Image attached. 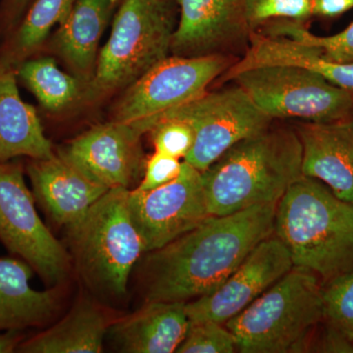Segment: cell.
I'll return each mask as SVG.
<instances>
[{
	"label": "cell",
	"instance_id": "1",
	"mask_svg": "<svg viewBox=\"0 0 353 353\" xmlns=\"http://www.w3.org/2000/svg\"><path fill=\"white\" fill-rule=\"evenodd\" d=\"M277 204L209 216L168 245L150 252L143 264L146 303H189L217 290L255 246L274 234Z\"/></svg>",
	"mask_w": 353,
	"mask_h": 353
},
{
	"label": "cell",
	"instance_id": "2",
	"mask_svg": "<svg viewBox=\"0 0 353 353\" xmlns=\"http://www.w3.org/2000/svg\"><path fill=\"white\" fill-rule=\"evenodd\" d=\"M296 129L270 127L239 141L202 172L209 214L223 216L278 203L303 176Z\"/></svg>",
	"mask_w": 353,
	"mask_h": 353
},
{
	"label": "cell",
	"instance_id": "3",
	"mask_svg": "<svg viewBox=\"0 0 353 353\" xmlns=\"http://www.w3.org/2000/svg\"><path fill=\"white\" fill-rule=\"evenodd\" d=\"M274 234L294 267L327 283L353 272V203L316 179L303 175L285 192L276 208Z\"/></svg>",
	"mask_w": 353,
	"mask_h": 353
},
{
	"label": "cell",
	"instance_id": "4",
	"mask_svg": "<svg viewBox=\"0 0 353 353\" xmlns=\"http://www.w3.org/2000/svg\"><path fill=\"white\" fill-rule=\"evenodd\" d=\"M323 289L315 274L292 269L225 324L243 353L301 352L324 319Z\"/></svg>",
	"mask_w": 353,
	"mask_h": 353
},
{
	"label": "cell",
	"instance_id": "5",
	"mask_svg": "<svg viewBox=\"0 0 353 353\" xmlns=\"http://www.w3.org/2000/svg\"><path fill=\"white\" fill-rule=\"evenodd\" d=\"M119 6L90 81L92 99L129 87L171 52L176 0H122Z\"/></svg>",
	"mask_w": 353,
	"mask_h": 353
},
{
	"label": "cell",
	"instance_id": "6",
	"mask_svg": "<svg viewBox=\"0 0 353 353\" xmlns=\"http://www.w3.org/2000/svg\"><path fill=\"white\" fill-rule=\"evenodd\" d=\"M129 192L122 188L108 190L82 220L67 228L83 275L115 296L126 294L132 267L145 252L130 214Z\"/></svg>",
	"mask_w": 353,
	"mask_h": 353
},
{
	"label": "cell",
	"instance_id": "7",
	"mask_svg": "<svg viewBox=\"0 0 353 353\" xmlns=\"http://www.w3.org/2000/svg\"><path fill=\"white\" fill-rule=\"evenodd\" d=\"M229 81L243 88L271 119L333 122L353 116L352 90L338 87L311 70L294 65H260Z\"/></svg>",
	"mask_w": 353,
	"mask_h": 353
},
{
	"label": "cell",
	"instance_id": "8",
	"mask_svg": "<svg viewBox=\"0 0 353 353\" xmlns=\"http://www.w3.org/2000/svg\"><path fill=\"white\" fill-rule=\"evenodd\" d=\"M234 63L228 55L168 57L127 87L114 110L113 120L129 125L143 136L165 114L205 92Z\"/></svg>",
	"mask_w": 353,
	"mask_h": 353
},
{
	"label": "cell",
	"instance_id": "9",
	"mask_svg": "<svg viewBox=\"0 0 353 353\" xmlns=\"http://www.w3.org/2000/svg\"><path fill=\"white\" fill-rule=\"evenodd\" d=\"M163 119L183 121L192 127L194 145L183 161L201 173L236 143L264 131L273 122L238 85L203 92L165 114Z\"/></svg>",
	"mask_w": 353,
	"mask_h": 353
},
{
	"label": "cell",
	"instance_id": "10",
	"mask_svg": "<svg viewBox=\"0 0 353 353\" xmlns=\"http://www.w3.org/2000/svg\"><path fill=\"white\" fill-rule=\"evenodd\" d=\"M34 199L19 165L0 162V241L55 284L68 273L69 255L41 221Z\"/></svg>",
	"mask_w": 353,
	"mask_h": 353
},
{
	"label": "cell",
	"instance_id": "11",
	"mask_svg": "<svg viewBox=\"0 0 353 353\" xmlns=\"http://www.w3.org/2000/svg\"><path fill=\"white\" fill-rule=\"evenodd\" d=\"M128 206L145 252L163 248L211 216L201 172L185 161L172 182L150 190H130Z\"/></svg>",
	"mask_w": 353,
	"mask_h": 353
},
{
	"label": "cell",
	"instance_id": "12",
	"mask_svg": "<svg viewBox=\"0 0 353 353\" xmlns=\"http://www.w3.org/2000/svg\"><path fill=\"white\" fill-rule=\"evenodd\" d=\"M292 267L287 248L275 234H272L253 248L217 290L185 303L190 321L226 324Z\"/></svg>",
	"mask_w": 353,
	"mask_h": 353
},
{
	"label": "cell",
	"instance_id": "13",
	"mask_svg": "<svg viewBox=\"0 0 353 353\" xmlns=\"http://www.w3.org/2000/svg\"><path fill=\"white\" fill-rule=\"evenodd\" d=\"M180 11L172 39L175 57L227 55L246 46L253 31L248 0H176Z\"/></svg>",
	"mask_w": 353,
	"mask_h": 353
},
{
	"label": "cell",
	"instance_id": "14",
	"mask_svg": "<svg viewBox=\"0 0 353 353\" xmlns=\"http://www.w3.org/2000/svg\"><path fill=\"white\" fill-rule=\"evenodd\" d=\"M141 137L134 128L113 120L83 132L59 154L102 187L129 190L145 166Z\"/></svg>",
	"mask_w": 353,
	"mask_h": 353
},
{
	"label": "cell",
	"instance_id": "15",
	"mask_svg": "<svg viewBox=\"0 0 353 353\" xmlns=\"http://www.w3.org/2000/svg\"><path fill=\"white\" fill-rule=\"evenodd\" d=\"M296 131L303 145V175L353 203V116L333 122H301Z\"/></svg>",
	"mask_w": 353,
	"mask_h": 353
},
{
	"label": "cell",
	"instance_id": "16",
	"mask_svg": "<svg viewBox=\"0 0 353 353\" xmlns=\"http://www.w3.org/2000/svg\"><path fill=\"white\" fill-rule=\"evenodd\" d=\"M34 196L58 225L73 226L108 189L90 180L58 153L28 166Z\"/></svg>",
	"mask_w": 353,
	"mask_h": 353
},
{
	"label": "cell",
	"instance_id": "17",
	"mask_svg": "<svg viewBox=\"0 0 353 353\" xmlns=\"http://www.w3.org/2000/svg\"><path fill=\"white\" fill-rule=\"evenodd\" d=\"M185 303L180 301L146 303L137 312L112 325L111 336L122 352H176L190 326Z\"/></svg>",
	"mask_w": 353,
	"mask_h": 353
},
{
	"label": "cell",
	"instance_id": "18",
	"mask_svg": "<svg viewBox=\"0 0 353 353\" xmlns=\"http://www.w3.org/2000/svg\"><path fill=\"white\" fill-rule=\"evenodd\" d=\"M16 70L0 67V162L54 155L36 109L21 99Z\"/></svg>",
	"mask_w": 353,
	"mask_h": 353
},
{
	"label": "cell",
	"instance_id": "19",
	"mask_svg": "<svg viewBox=\"0 0 353 353\" xmlns=\"http://www.w3.org/2000/svg\"><path fill=\"white\" fill-rule=\"evenodd\" d=\"M32 271L24 260L0 259V332L41 326L57 310L54 290L32 289Z\"/></svg>",
	"mask_w": 353,
	"mask_h": 353
},
{
	"label": "cell",
	"instance_id": "20",
	"mask_svg": "<svg viewBox=\"0 0 353 353\" xmlns=\"http://www.w3.org/2000/svg\"><path fill=\"white\" fill-rule=\"evenodd\" d=\"M115 7L112 0H77L53 38L55 51L85 81L94 75L99 41Z\"/></svg>",
	"mask_w": 353,
	"mask_h": 353
},
{
	"label": "cell",
	"instance_id": "21",
	"mask_svg": "<svg viewBox=\"0 0 353 353\" xmlns=\"http://www.w3.org/2000/svg\"><path fill=\"white\" fill-rule=\"evenodd\" d=\"M105 313L88 301H80L61 321L24 340L23 353H99L109 330Z\"/></svg>",
	"mask_w": 353,
	"mask_h": 353
},
{
	"label": "cell",
	"instance_id": "22",
	"mask_svg": "<svg viewBox=\"0 0 353 353\" xmlns=\"http://www.w3.org/2000/svg\"><path fill=\"white\" fill-rule=\"evenodd\" d=\"M285 64L303 67L324 77L345 90H353V63L336 64L325 61L313 54L303 44L284 37L254 34L250 46L239 61L240 69L260 65Z\"/></svg>",
	"mask_w": 353,
	"mask_h": 353
},
{
	"label": "cell",
	"instance_id": "23",
	"mask_svg": "<svg viewBox=\"0 0 353 353\" xmlns=\"http://www.w3.org/2000/svg\"><path fill=\"white\" fill-rule=\"evenodd\" d=\"M77 0H34L0 50V67L17 69L29 59L55 26L63 24Z\"/></svg>",
	"mask_w": 353,
	"mask_h": 353
},
{
	"label": "cell",
	"instance_id": "24",
	"mask_svg": "<svg viewBox=\"0 0 353 353\" xmlns=\"http://www.w3.org/2000/svg\"><path fill=\"white\" fill-rule=\"evenodd\" d=\"M18 78L48 110L61 111L81 94V81L58 68L53 58L27 59L16 69Z\"/></svg>",
	"mask_w": 353,
	"mask_h": 353
},
{
	"label": "cell",
	"instance_id": "25",
	"mask_svg": "<svg viewBox=\"0 0 353 353\" xmlns=\"http://www.w3.org/2000/svg\"><path fill=\"white\" fill-rule=\"evenodd\" d=\"M304 23L277 19L265 23L264 32L284 37L303 44L313 54L336 64L353 63V22L347 29L331 37H317L304 27Z\"/></svg>",
	"mask_w": 353,
	"mask_h": 353
},
{
	"label": "cell",
	"instance_id": "26",
	"mask_svg": "<svg viewBox=\"0 0 353 353\" xmlns=\"http://www.w3.org/2000/svg\"><path fill=\"white\" fill-rule=\"evenodd\" d=\"M324 319L353 343V272L328 282L323 289Z\"/></svg>",
	"mask_w": 353,
	"mask_h": 353
},
{
	"label": "cell",
	"instance_id": "27",
	"mask_svg": "<svg viewBox=\"0 0 353 353\" xmlns=\"http://www.w3.org/2000/svg\"><path fill=\"white\" fill-rule=\"evenodd\" d=\"M236 339L226 326L214 321L190 322L178 353H233Z\"/></svg>",
	"mask_w": 353,
	"mask_h": 353
},
{
	"label": "cell",
	"instance_id": "28",
	"mask_svg": "<svg viewBox=\"0 0 353 353\" xmlns=\"http://www.w3.org/2000/svg\"><path fill=\"white\" fill-rule=\"evenodd\" d=\"M313 0H248V19L253 31L272 20L306 22L313 15Z\"/></svg>",
	"mask_w": 353,
	"mask_h": 353
},
{
	"label": "cell",
	"instance_id": "29",
	"mask_svg": "<svg viewBox=\"0 0 353 353\" xmlns=\"http://www.w3.org/2000/svg\"><path fill=\"white\" fill-rule=\"evenodd\" d=\"M152 139L155 152L170 157L185 158L194 145L192 127L183 121L163 119L152 128Z\"/></svg>",
	"mask_w": 353,
	"mask_h": 353
},
{
	"label": "cell",
	"instance_id": "30",
	"mask_svg": "<svg viewBox=\"0 0 353 353\" xmlns=\"http://www.w3.org/2000/svg\"><path fill=\"white\" fill-rule=\"evenodd\" d=\"M182 164L179 158L155 152L145 163L143 181L137 190H150L172 182L180 175Z\"/></svg>",
	"mask_w": 353,
	"mask_h": 353
},
{
	"label": "cell",
	"instance_id": "31",
	"mask_svg": "<svg viewBox=\"0 0 353 353\" xmlns=\"http://www.w3.org/2000/svg\"><path fill=\"white\" fill-rule=\"evenodd\" d=\"M31 4L32 0H2L0 3V31L13 32Z\"/></svg>",
	"mask_w": 353,
	"mask_h": 353
},
{
	"label": "cell",
	"instance_id": "32",
	"mask_svg": "<svg viewBox=\"0 0 353 353\" xmlns=\"http://www.w3.org/2000/svg\"><path fill=\"white\" fill-rule=\"evenodd\" d=\"M320 345V352L353 353V343L339 330L327 324Z\"/></svg>",
	"mask_w": 353,
	"mask_h": 353
},
{
	"label": "cell",
	"instance_id": "33",
	"mask_svg": "<svg viewBox=\"0 0 353 353\" xmlns=\"http://www.w3.org/2000/svg\"><path fill=\"white\" fill-rule=\"evenodd\" d=\"M353 8V0H313L312 14L334 18Z\"/></svg>",
	"mask_w": 353,
	"mask_h": 353
},
{
	"label": "cell",
	"instance_id": "34",
	"mask_svg": "<svg viewBox=\"0 0 353 353\" xmlns=\"http://www.w3.org/2000/svg\"><path fill=\"white\" fill-rule=\"evenodd\" d=\"M24 341L22 331L9 330L0 332V353H11L17 352L21 343Z\"/></svg>",
	"mask_w": 353,
	"mask_h": 353
},
{
	"label": "cell",
	"instance_id": "35",
	"mask_svg": "<svg viewBox=\"0 0 353 353\" xmlns=\"http://www.w3.org/2000/svg\"><path fill=\"white\" fill-rule=\"evenodd\" d=\"M121 1H122V0H112L113 3L115 4L116 6L120 4Z\"/></svg>",
	"mask_w": 353,
	"mask_h": 353
}]
</instances>
